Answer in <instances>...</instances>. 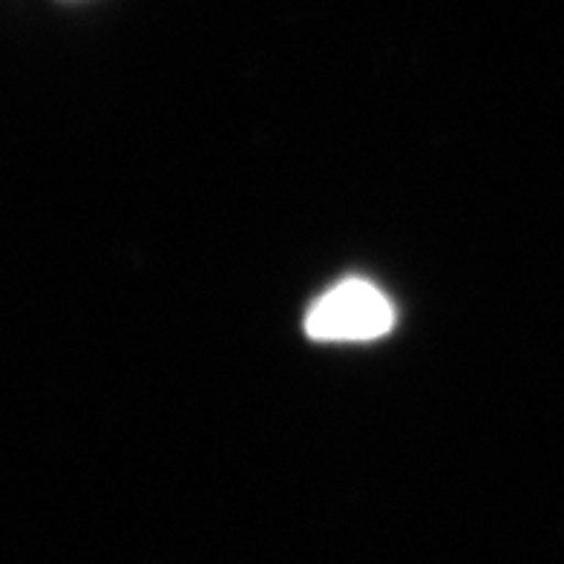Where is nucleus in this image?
I'll use <instances>...</instances> for the list:
<instances>
[{
  "mask_svg": "<svg viewBox=\"0 0 564 564\" xmlns=\"http://www.w3.org/2000/svg\"><path fill=\"white\" fill-rule=\"evenodd\" d=\"M394 326V305L378 285L366 280H343L326 291L305 314V332L323 343L378 340Z\"/></svg>",
  "mask_w": 564,
  "mask_h": 564,
  "instance_id": "nucleus-1",
  "label": "nucleus"
}]
</instances>
